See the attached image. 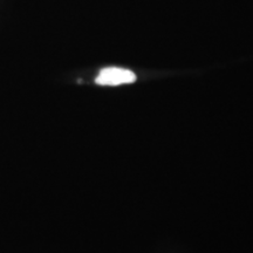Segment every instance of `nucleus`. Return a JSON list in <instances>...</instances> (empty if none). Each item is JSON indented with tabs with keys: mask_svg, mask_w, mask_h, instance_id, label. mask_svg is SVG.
<instances>
[{
	"mask_svg": "<svg viewBox=\"0 0 253 253\" xmlns=\"http://www.w3.org/2000/svg\"><path fill=\"white\" fill-rule=\"evenodd\" d=\"M136 81L135 73L129 69L119 67H107L101 69L95 82L100 86H120L125 84H132Z\"/></svg>",
	"mask_w": 253,
	"mask_h": 253,
	"instance_id": "1",
	"label": "nucleus"
}]
</instances>
